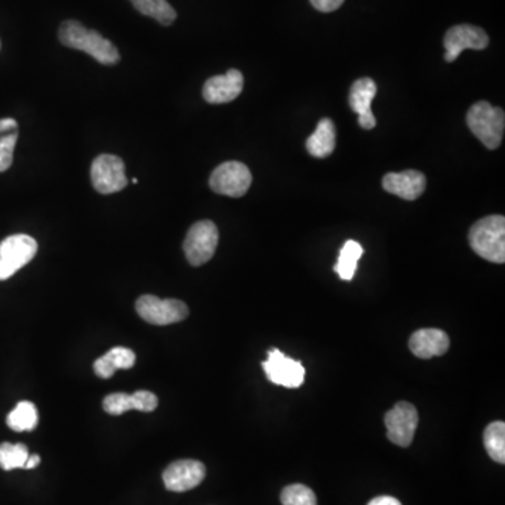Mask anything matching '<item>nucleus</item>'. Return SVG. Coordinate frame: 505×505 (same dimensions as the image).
<instances>
[{"mask_svg": "<svg viewBox=\"0 0 505 505\" xmlns=\"http://www.w3.org/2000/svg\"><path fill=\"white\" fill-rule=\"evenodd\" d=\"M368 505H401V502L395 497L380 496L369 501Z\"/></svg>", "mask_w": 505, "mask_h": 505, "instance_id": "nucleus-28", "label": "nucleus"}, {"mask_svg": "<svg viewBox=\"0 0 505 505\" xmlns=\"http://www.w3.org/2000/svg\"><path fill=\"white\" fill-rule=\"evenodd\" d=\"M388 438L401 448L410 447L419 427V411L408 401L396 403L392 410L385 414Z\"/></svg>", "mask_w": 505, "mask_h": 505, "instance_id": "nucleus-9", "label": "nucleus"}, {"mask_svg": "<svg viewBox=\"0 0 505 505\" xmlns=\"http://www.w3.org/2000/svg\"><path fill=\"white\" fill-rule=\"evenodd\" d=\"M251 177L247 166L240 162H227L217 166L209 178V187L221 196L240 198L250 188Z\"/></svg>", "mask_w": 505, "mask_h": 505, "instance_id": "nucleus-7", "label": "nucleus"}, {"mask_svg": "<svg viewBox=\"0 0 505 505\" xmlns=\"http://www.w3.org/2000/svg\"><path fill=\"white\" fill-rule=\"evenodd\" d=\"M484 447L494 462L505 463V424L502 421L489 424L484 429Z\"/></svg>", "mask_w": 505, "mask_h": 505, "instance_id": "nucleus-24", "label": "nucleus"}, {"mask_svg": "<svg viewBox=\"0 0 505 505\" xmlns=\"http://www.w3.org/2000/svg\"><path fill=\"white\" fill-rule=\"evenodd\" d=\"M469 243L476 255L490 263H505V217L491 215L476 222L469 232Z\"/></svg>", "mask_w": 505, "mask_h": 505, "instance_id": "nucleus-2", "label": "nucleus"}, {"mask_svg": "<svg viewBox=\"0 0 505 505\" xmlns=\"http://www.w3.org/2000/svg\"><path fill=\"white\" fill-rule=\"evenodd\" d=\"M310 4H312L313 7L318 10V12L330 13L341 7V5L344 4V0H310Z\"/></svg>", "mask_w": 505, "mask_h": 505, "instance_id": "nucleus-27", "label": "nucleus"}, {"mask_svg": "<svg viewBox=\"0 0 505 505\" xmlns=\"http://www.w3.org/2000/svg\"><path fill=\"white\" fill-rule=\"evenodd\" d=\"M264 372L269 382L274 385L284 386L295 389L303 385L305 380V368L299 361L284 356L279 349L273 348L268 351V359L263 362Z\"/></svg>", "mask_w": 505, "mask_h": 505, "instance_id": "nucleus-10", "label": "nucleus"}, {"mask_svg": "<svg viewBox=\"0 0 505 505\" xmlns=\"http://www.w3.org/2000/svg\"><path fill=\"white\" fill-rule=\"evenodd\" d=\"M336 147V126L333 121L323 118L307 141V149L312 157L323 159L330 157Z\"/></svg>", "mask_w": 505, "mask_h": 505, "instance_id": "nucleus-19", "label": "nucleus"}, {"mask_svg": "<svg viewBox=\"0 0 505 505\" xmlns=\"http://www.w3.org/2000/svg\"><path fill=\"white\" fill-rule=\"evenodd\" d=\"M449 337L439 328H421L409 340V347L414 356L423 359L444 356L449 349Z\"/></svg>", "mask_w": 505, "mask_h": 505, "instance_id": "nucleus-17", "label": "nucleus"}, {"mask_svg": "<svg viewBox=\"0 0 505 505\" xmlns=\"http://www.w3.org/2000/svg\"><path fill=\"white\" fill-rule=\"evenodd\" d=\"M489 45V35L483 28L476 27V25H460L449 28L445 34V61H457L458 56L465 51V49H480Z\"/></svg>", "mask_w": 505, "mask_h": 505, "instance_id": "nucleus-12", "label": "nucleus"}, {"mask_svg": "<svg viewBox=\"0 0 505 505\" xmlns=\"http://www.w3.org/2000/svg\"><path fill=\"white\" fill-rule=\"evenodd\" d=\"M159 400L149 390H138L134 395L128 393H113L103 401V409L111 416H121L129 410L145 411L150 413L157 408Z\"/></svg>", "mask_w": 505, "mask_h": 505, "instance_id": "nucleus-16", "label": "nucleus"}, {"mask_svg": "<svg viewBox=\"0 0 505 505\" xmlns=\"http://www.w3.org/2000/svg\"><path fill=\"white\" fill-rule=\"evenodd\" d=\"M136 312L145 322L155 326H167L187 318L188 308L183 300L160 299L154 295H144L136 300Z\"/></svg>", "mask_w": 505, "mask_h": 505, "instance_id": "nucleus-6", "label": "nucleus"}, {"mask_svg": "<svg viewBox=\"0 0 505 505\" xmlns=\"http://www.w3.org/2000/svg\"><path fill=\"white\" fill-rule=\"evenodd\" d=\"M131 4L139 13L149 15L163 25H173L177 17V13L167 0H131Z\"/></svg>", "mask_w": 505, "mask_h": 505, "instance_id": "nucleus-22", "label": "nucleus"}, {"mask_svg": "<svg viewBox=\"0 0 505 505\" xmlns=\"http://www.w3.org/2000/svg\"><path fill=\"white\" fill-rule=\"evenodd\" d=\"M383 190L400 198L414 201L423 196L426 190V176L417 170H404L401 173H388L382 180Z\"/></svg>", "mask_w": 505, "mask_h": 505, "instance_id": "nucleus-15", "label": "nucleus"}, {"mask_svg": "<svg viewBox=\"0 0 505 505\" xmlns=\"http://www.w3.org/2000/svg\"><path fill=\"white\" fill-rule=\"evenodd\" d=\"M59 41L67 48L89 54L101 65H116L121 56L116 46L98 31L89 30L76 20L62 23L58 33Z\"/></svg>", "mask_w": 505, "mask_h": 505, "instance_id": "nucleus-1", "label": "nucleus"}, {"mask_svg": "<svg viewBox=\"0 0 505 505\" xmlns=\"http://www.w3.org/2000/svg\"><path fill=\"white\" fill-rule=\"evenodd\" d=\"M41 458L38 455H31L28 457L27 462H25V469H34L40 465Z\"/></svg>", "mask_w": 505, "mask_h": 505, "instance_id": "nucleus-29", "label": "nucleus"}, {"mask_svg": "<svg viewBox=\"0 0 505 505\" xmlns=\"http://www.w3.org/2000/svg\"><path fill=\"white\" fill-rule=\"evenodd\" d=\"M19 139V126L13 118L0 120V173L9 170L13 163V152Z\"/></svg>", "mask_w": 505, "mask_h": 505, "instance_id": "nucleus-20", "label": "nucleus"}, {"mask_svg": "<svg viewBox=\"0 0 505 505\" xmlns=\"http://www.w3.org/2000/svg\"><path fill=\"white\" fill-rule=\"evenodd\" d=\"M377 93V83L370 77H361L357 80L349 90V106L354 113L359 114V126L364 129H372L377 126V120L370 107Z\"/></svg>", "mask_w": 505, "mask_h": 505, "instance_id": "nucleus-14", "label": "nucleus"}, {"mask_svg": "<svg viewBox=\"0 0 505 505\" xmlns=\"http://www.w3.org/2000/svg\"><path fill=\"white\" fill-rule=\"evenodd\" d=\"M28 449L25 444H5L0 445V468L4 470H13V469H25L27 462Z\"/></svg>", "mask_w": 505, "mask_h": 505, "instance_id": "nucleus-25", "label": "nucleus"}, {"mask_svg": "<svg viewBox=\"0 0 505 505\" xmlns=\"http://www.w3.org/2000/svg\"><path fill=\"white\" fill-rule=\"evenodd\" d=\"M219 242V232L212 221H199L188 230L184 240V253L194 267L208 263L214 258Z\"/></svg>", "mask_w": 505, "mask_h": 505, "instance_id": "nucleus-5", "label": "nucleus"}, {"mask_svg": "<svg viewBox=\"0 0 505 505\" xmlns=\"http://www.w3.org/2000/svg\"><path fill=\"white\" fill-rule=\"evenodd\" d=\"M93 187L100 194H113L124 190L128 184L126 165L116 155H100L96 157L90 168Z\"/></svg>", "mask_w": 505, "mask_h": 505, "instance_id": "nucleus-8", "label": "nucleus"}, {"mask_svg": "<svg viewBox=\"0 0 505 505\" xmlns=\"http://www.w3.org/2000/svg\"><path fill=\"white\" fill-rule=\"evenodd\" d=\"M7 426L13 431H33L38 424V410L31 401H20L7 416Z\"/></svg>", "mask_w": 505, "mask_h": 505, "instance_id": "nucleus-23", "label": "nucleus"}, {"mask_svg": "<svg viewBox=\"0 0 505 505\" xmlns=\"http://www.w3.org/2000/svg\"><path fill=\"white\" fill-rule=\"evenodd\" d=\"M135 361L136 357L134 351L126 347H114L95 362V372L98 378L108 379L116 374V369H129L134 367Z\"/></svg>", "mask_w": 505, "mask_h": 505, "instance_id": "nucleus-18", "label": "nucleus"}, {"mask_svg": "<svg viewBox=\"0 0 505 505\" xmlns=\"http://www.w3.org/2000/svg\"><path fill=\"white\" fill-rule=\"evenodd\" d=\"M282 505H318V499L312 489L303 484H291L281 493Z\"/></svg>", "mask_w": 505, "mask_h": 505, "instance_id": "nucleus-26", "label": "nucleus"}, {"mask_svg": "<svg viewBox=\"0 0 505 505\" xmlns=\"http://www.w3.org/2000/svg\"><path fill=\"white\" fill-rule=\"evenodd\" d=\"M469 129L487 147L497 149L501 145L505 128V114L489 101H479L471 106L466 116Z\"/></svg>", "mask_w": 505, "mask_h": 505, "instance_id": "nucleus-3", "label": "nucleus"}, {"mask_svg": "<svg viewBox=\"0 0 505 505\" xmlns=\"http://www.w3.org/2000/svg\"><path fill=\"white\" fill-rule=\"evenodd\" d=\"M362 255H364L362 246L356 242V240H348L341 247L340 258H338V261L334 266V271L344 281H351L354 276H356L357 264H359Z\"/></svg>", "mask_w": 505, "mask_h": 505, "instance_id": "nucleus-21", "label": "nucleus"}, {"mask_svg": "<svg viewBox=\"0 0 505 505\" xmlns=\"http://www.w3.org/2000/svg\"><path fill=\"white\" fill-rule=\"evenodd\" d=\"M38 251L37 240L28 235H12L0 243V281L27 266Z\"/></svg>", "mask_w": 505, "mask_h": 505, "instance_id": "nucleus-4", "label": "nucleus"}, {"mask_svg": "<svg viewBox=\"0 0 505 505\" xmlns=\"http://www.w3.org/2000/svg\"><path fill=\"white\" fill-rule=\"evenodd\" d=\"M206 475V466L198 460H176L163 471V481L168 491L184 493L199 486Z\"/></svg>", "mask_w": 505, "mask_h": 505, "instance_id": "nucleus-11", "label": "nucleus"}, {"mask_svg": "<svg viewBox=\"0 0 505 505\" xmlns=\"http://www.w3.org/2000/svg\"><path fill=\"white\" fill-rule=\"evenodd\" d=\"M245 79L242 72L230 69L225 75L209 77L202 89V96L209 105H225L239 97Z\"/></svg>", "mask_w": 505, "mask_h": 505, "instance_id": "nucleus-13", "label": "nucleus"}]
</instances>
